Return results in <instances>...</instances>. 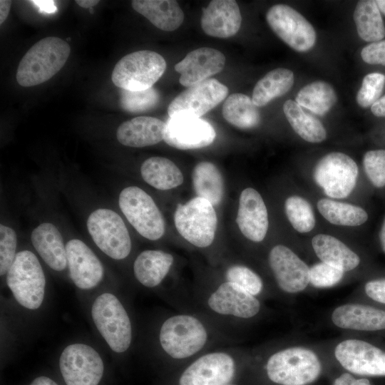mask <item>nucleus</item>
I'll return each mask as SVG.
<instances>
[{
    "mask_svg": "<svg viewBox=\"0 0 385 385\" xmlns=\"http://www.w3.org/2000/svg\"><path fill=\"white\" fill-rule=\"evenodd\" d=\"M266 379L274 385H309L330 364L318 343L297 339L268 344L252 351Z\"/></svg>",
    "mask_w": 385,
    "mask_h": 385,
    "instance_id": "obj_1",
    "label": "nucleus"
},
{
    "mask_svg": "<svg viewBox=\"0 0 385 385\" xmlns=\"http://www.w3.org/2000/svg\"><path fill=\"white\" fill-rule=\"evenodd\" d=\"M330 364L364 377H385V341L353 334L317 342Z\"/></svg>",
    "mask_w": 385,
    "mask_h": 385,
    "instance_id": "obj_2",
    "label": "nucleus"
},
{
    "mask_svg": "<svg viewBox=\"0 0 385 385\" xmlns=\"http://www.w3.org/2000/svg\"><path fill=\"white\" fill-rule=\"evenodd\" d=\"M215 339L212 326L193 313H176L168 317L158 332L161 350L174 361L195 358L208 351Z\"/></svg>",
    "mask_w": 385,
    "mask_h": 385,
    "instance_id": "obj_3",
    "label": "nucleus"
},
{
    "mask_svg": "<svg viewBox=\"0 0 385 385\" xmlns=\"http://www.w3.org/2000/svg\"><path fill=\"white\" fill-rule=\"evenodd\" d=\"M205 309L215 317L240 323H251L267 313L264 301L237 285L224 280L202 294Z\"/></svg>",
    "mask_w": 385,
    "mask_h": 385,
    "instance_id": "obj_4",
    "label": "nucleus"
},
{
    "mask_svg": "<svg viewBox=\"0 0 385 385\" xmlns=\"http://www.w3.org/2000/svg\"><path fill=\"white\" fill-rule=\"evenodd\" d=\"M70 53L68 43L58 37L41 39L20 61L16 75L17 82L24 87L46 82L62 68Z\"/></svg>",
    "mask_w": 385,
    "mask_h": 385,
    "instance_id": "obj_5",
    "label": "nucleus"
},
{
    "mask_svg": "<svg viewBox=\"0 0 385 385\" xmlns=\"http://www.w3.org/2000/svg\"><path fill=\"white\" fill-rule=\"evenodd\" d=\"M250 351L215 349L203 352L185 368L178 385H227L234 379L240 358Z\"/></svg>",
    "mask_w": 385,
    "mask_h": 385,
    "instance_id": "obj_6",
    "label": "nucleus"
},
{
    "mask_svg": "<svg viewBox=\"0 0 385 385\" xmlns=\"http://www.w3.org/2000/svg\"><path fill=\"white\" fill-rule=\"evenodd\" d=\"M325 324L342 334H353L385 341V309L346 300L329 309Z\"/></svg>",
    "mask_w": 385,
    "mask_h": 385,
    "instance_id": "obj_7",
    "label": "nucleus"
},
{
    "mask_svg": "<svg viewBox=\"0 0 385 385\" xmlns=\"http://www.w3.org/2000/svg\"><path fill=\"white\" fill-rule=\"evenodd\" d=\"M267 262L278 297L291 299L309 289L310 265L289 246H272Z\"/></svg>",
    "mask_w": 385,
    "mask_h": 385,
    "instance_id": "obj_8",
    "label": "nucleus"
},
{
    "mask_svg": "<svg viewBox=\"0 0 385 385\" xmlns=\"http://www.w3.org/2000/svg\"><path fill=\"white\" fill-rule=\"evenodd\" d=\"M166 69V62L159 53L141 50L123 56L115 66L111 79L118 88L132 91L153 87Z\"/></svg>",
    "mask_w": 385,
    "mask_h": 385,
    "instance_id": "obj_9",
    "label": "nucleus"
},
{
    "mask_svg": "<svg viewBox=\"0 0 385 385\" xmlns=\"http://www.w3.org/2000/svg\"><path fill=\"white\" fill-rule=\"evenodd\" d=\"M6 283L16 300L25 308L38 309L44 297L46 279L36 255L29 250L16 255Z\"/></svg>",
    "mask_w": 385,
    "mask_h": 385,
    "instance_id": "obj_10",
    "label": "nucleus"
},
{
    "mask_svg": "<svg viewBox=\"0 0 385 385\" xmlns=\"http://www.w3.org/2000/svg\"><path fill=\"white\" fill-rule=\"evenodd\" d=\"M91 314L98 332L113 351L123 353L128 349L132 325L128 312L115 295H99L93 302Z\"/></svg>",
    "mask_w": 385,
    "mask_h": 385,
    "instance_id": "obj_11",
    "label": "nucleus"
},
{
    "mask_svg": "<svg viewBox=\"0 0 385 385\" xmlns=\"http://www.w3.org/2000/svg\"><path fill=\"white\" fill-rule=\"evenodd\" d=\"M315 184L328 197L342 200L354 190L359 177L355 160L342 152H331L324 155L313 170Z\"/></svg>",
    "mask_w": 385,
    "mask_h": 385,
    "instance_id": "obj_12",
    "label": "nucleus"
},
{
    "mask_svg": "<svg viewBox=\"0 0 385 385\" xmlns=\"http://www.w3.org/2000/svg\"><path fill=\"white\" fill-rule=\"evenodd\" d=\"M174 223L179 234L188 242L205 248L214 241L217 217L214 206L208 200L195 197L177 205Z\"/></svg>",
    "mask_w": 385,
    "mask_h": 385,
    "instance_id": "obj_13",
    "label": "nucleus"
},
{
    "mask_svg": "<svg viewBox=\"0 0 385 385\" xmlns=\"http://www.w3.org/2000/svg\"><path fill=\"white\" fill-rule=\"evenodd\" d=\"M118 203L128 221L143 237L157 240L165 232L163 217L153 198L136 186L124 188Z\"/></svg>",
    "mask_w": 385,
    "mask_h": 385,
    "instance_id": "obj_14",
    "label": "nucleus"
},
{
    "mask_svg": "<svg viewBox=\"0 0 385 385\" xmlns=\"http://www.w3.org/2000/svg\"><path fill=\"white\" fill-rule=\"evenodd\" d=\"M87 227L98 247L114 260H123L131 250V240L121 217L109 209L93 211L87 220Z\"/></svg>",
    "mask_w": 385,
    "mask_h": 385,
    "instance_id": "obj_15",
    "label": "nucleus"
},
{
    "mask_svg": "<svg viewBox=\"0 0 385 385\" xmlns=\"http://www.w3.org/2000/svg\"><path fill=\"white\" fill-rule=\"evenodd\" d=\"M310 246L319 261L344 271L353 279L374 275L366 257L337 237L318 233L312 237Z\"/></svg>",
    "mask_w": 385,
    "mask_h": 385,
    "instance_id": "obj_16",
    "label": "nucleus"
},
{
    "mask_svg": "<svg viewBox=\"0 0 385 385\" xmlns=\"http://www.w3.org/2000/svg\"><path fill=\"white\" fill-rule=\"evenodd\" d=\"M266 19L274 34L296 51L305 52L314 46L317 34L313 26L292 7L274 5L267 11Z\"/></svg>",
    "mask_w": 385,
    "mask_h": 385,
    "instance_id": "obj_17",
    "label": "nucleus"
},
{
    "mask_svg": "<svg viewBox=\"0 0 385 385\" xmlns=\"http://www.w3.org/2000/svg\"><path fill=\"white\" fill-rule=\"evenodd\" d=\"M59 367L66 385H98L104 371L98 353L91 346L79 343L63 349Z\"/></svg>",
    "mask_w": 385,
    "mask_h": 385,
    "instance_id": "obj_18",
    "label": "nucleus"
},
{
    "mask_svg": "<svg viewBox=\"0 0 385 385\" xmlns=\"http://www.w3.org/2000/svg\"><path fill=\"white\" fill-rule=\"evenodd\" d=\"M227 93L226 86L215 78H209L178 95L168 107V116L200 118L222 102Z\"/></svg>",
    "mask_w": 385,
    "mask_h": 385,
    "instance_id": "obj_19",
    "label": "nucleus"
},
{
    "mask_svg": "<svg viewBox=\"0 0 385 385\" xmlns=\"http://www.w3.org/2000/svg\"><path fill=\"white\" fill-rule=\"evenodd\" d=\"M216 133L212 125L200 118L176 116L165 122L163 140L180 150L207 147L215 140Z\"/></svg>",
    "mask_w": 385,
    "mask_h": 385,
    "instance_id": "obj_20",
    "label": "nucleus"
},
{
    "mask_svg": "<svg viewBox=\"0 0 385 385\" xmlns=\"http://www.w3.org/2000/svg\"><path fill=\"white\" fill-rule=\"evenodd\" d=\"M236 222L242 234L251 242L259 243L265 238L268 212L262 195L255 189L247 188L242 191Z\"/></svg>",
    "mask_w": 385,
    "mask_h": 385,
    "instance_id": "obj_21",
    "label": "nucleus"
},
{
    "mask_svg": "<svg viewBox=\"0 0 385 385\" xmlns=\"http://www.w3.org/2000/svg\"><path fill=\"white\" fill-rule=\"evenodd\" d=\"M225 60L224 54L220 51L202 47L188 53L175 65V70L180 74V84L188 88L221 72L225 67Z\"/></svg>",
    "mask_w": 385,
    "mask_h": 385,
    "instance_id": "obj_22",
    "label": "nucleus"
},
{
    "mask_svg": "<svg viewBox=\"0 0 385 385\" xmlns=\"http://www.w3.org/2000/svg\"><path fill=\"white\" fill-rule=\"evenodd\" d=\"M70 276L76 287L87 289L102 279L103 267L97 256L81 240L72 239L66 245Z\"/></svg>",
    "mask_w": 385,
    "mask_h": 385,
    "instance_id": "obj_23",
    "label": "nucleus"
},
{
    "mask_svg": "<svg viewBox=\"0 0 385 385\" xmlns=\"http://www.w3.org/2000/svg\"><path fill=\"white\" fill-rule=\"evenodd\" d=\"M201 27L208 36L227 38L240 29L242 16L236 1L213 0L202 9Z\"/></svg>",
    "mask_w": 385,
    "mask_h": 385,
    "instance_id": "obj_24",
    "label": "nucleus"
},
{
    "mask_svg": "<svg viewBox=\"0 0 385 385\" xmlns=\"http://www.w3.org/2000/svg\"><path fill=\"white\" fill-rule=\"evenodd\" d=\"M165 123L150 116H139L122 123L117 129V140L123 145L142 148L163 140Z\"/></svg>",
    "mask_w": 385,
    "mask_h": 385,
    "instance_id": "obj_25",
    "label": "nucleus"
},
{
    "mask_svg": "<svg viewBox=\"0 0 385 385\" xmlns=\"http://www.w3.org/2000/svg\"><path fill=\"white\" fill-rule=\"evenodd\" d=\"M31 242L43 259L53 270L61 271L67 265L66 251L62 236L56 227L44 222L31 232Z\"/></svg>",
    "mask_w": 385,
    "mask_h": 385,
    "instance_id": "obj_26",
    "label": "nucleus"
},
{
    "mask_svg": "<svg viewBox=\"0 0 385 385\" xmlns=\"http://www.w3.org/2000/svg\"><path fill=\"white\" fill-rule=\"evenodd\" d=\"M174 262L173 256L160 250L141 252L133 263L136 279L143 286L153 288L162 283Z\"/></svg>",
    "mask_w": 385,
    "mask_h": 385,
    "instance_id": "obj_27",
    "label": "nucleus"
},
{
    "mask_svg": "<svg viewBox=\"0 0 385 385\" xmlns=\"http://www.w3.org/2000/svg\"><path fill=\"white\" fill-rule=\"evenodd\" d=\"M133 9L165 31L176 30L184 20V13L177 1L133 0Z\"/></svg>",
    "mask_w": 385,
    "mask_h": 385,
    "instance_id": "obj_28",
    "label": "nucleus"
},
{
    "mask_svg": "<svg viewBox=\"0 0 385 385\" xmlns=\"http://www.w3.org/2000/svg\"><path fill=\"white\" fill-rule=\"evenodd\" d=\"M193 188L197 197L208 200L213 206L222 202L225 193L223 177L215 165L202 161L192 173Z\"/></svg>",
    "mask_w": 385,
    "mask_h": 385,
    "instance_id": "obj_29",
    "label": "nucleus"
},
{
    "mask_svg": "<svg viewBox=\"0 0 385 385\" xmlns=\"http://www.w3.org/2000/svg\"><path fill=\"white\" fill-rule=\"evenodd\" d=\"M143 179L153 188L167 190L183 183V175L179 168L168 158L151 157L140 167Z\"/></svg>",
    "mask_w": 385,
    "mask_h": 385,
    "instance_id": "obj_30",
    "label": "nucleus"
},
{
    "mask_svg": "<svg viewBox=\"0 0 385 385\" xmlns=\"http://www.w3.org/2000/svg\"><path fill=\"white\" fill-rule=\"evenodd\" d=\"M320 215L329 223L344 227H357L365 223L369 215L361 207L328 197L317 201Z\"/></svg>",
    "mask_w": 385,
    "mask_h": 385,
    "instance_id": "obj_31",
    "label": "nucleus"
},
{
    "mask_svg": "<svg viewBox=\"0 0 385 385\" xmlns=\"http://www.w3.org/2000/svg\"><path fill=\"white\" fill-rule=\"evenodd\" d=\"M294 81L291 70L278 68L268 72L256 83L252 101L257 107L266 106L275 98L287 93Z\"/></svg>",
    "mask_w": 385,
    "mask_h": 385,
    "instance_id": "obj_32",
    "label": "nucleus"
},
{
    "mask_svg": "<svg viewBox=\"0 0 385 385\" xmlns=\"http://www.w3.org/2000/svg\"><path fill=\"white\" fill-rule=\"evenodd\" d=\"M283 111L292 129L303 140L312 143L326 140L327 130L321 121L304 112L296 101H286Z\"/></svg>",
    "mask_w": 385,
    "mask_h": 385,
    "instance_id": "obj_33",
    "label": "nucleus"
},
{
    "mask_svg": "<svg viewBox=\"0 0 385 385\" xmlns=\"http://www.w3.org/2000/svg\"><path fill=\"white\" fill-rule=\"evenodd\" d=\"M222 113L229 123L240 129L257 128L261 122L257 107L252 98L243 93L228 96L222 106Z\"/></svg>",
    "mask_w": 385,
    "mask_h": 385,
    "instance_id": "obj_34",
    "label": "nucleus"
},
{
    "mask_svg": "<svg viewBox=\"0 0 385 385\" xmlns=\"http://www.w3.org/2000/svg\"><path fill=\"white\" fill-rule=\"evenodd\" d=\"M353 16L358 35L364 41L374 43L385 36V26L375 1H359Z\"/></svg>",
    "mask_w": 385,
    "mask_h": 385,
    "instance_id": "obj_35",
    "label": "nucleus"
},
{
    "mask_svg": "<svg viewBox=\"0 0 385 385\" xmlns=\"http://www.w3.org/2000/svg\"><path fill=\"white\" fill-rule=\"evenodd\" d=\"M224 277L225 281L237 285L263 301L278 297L274 289L268 286L259 273L247 265H230L224 272Z\"/></svg>",
    "mask_w": 385,
    "mask_h": 385,
    "instance_id": "obj_36",
    "label": "nucleus"
},
{
    "mask_svg": "<svg viewBox=\"0 0 385 385\" xmlns=\"http://www.w3.org/2000/svg\"><path fill=\"white\" fill-rule=\"evenodd\" d=\"M337 100L333 87L327 82L317 81L302 88L296 96V102L313 113L324 115Z\"/></svg>",
    "mask_w": 385,
    "mask_h": 385,
    "instance_id": "obj_37",
    "label": "nucleus"
},
{
    "mask_svg": "<svg viewBox=\"0 0 385 385\" xmlns=\"http://www.w3.org/2000/svg\"><path fill=\"white\" fill-rule=\"evenodd\" d=\"M284 207L286 217L295 231L306 234L314 228L315 213L308 200L299 195H292L286 198Z\"/></svg>",
    "mask_w": 385,
    "mask_h": 385,
    "instance_id": "obj_38",
    "label": "nucleus"
},
{
    "mask_svg": "<svg viewBox=\"0 0 385 385\" xmlns=\"http://www.w3.org/2000/svg\"><path fill=\"white\" fill-rule=\"evenodd\" d=\"M353 278L344 271L318 261L309 266V289H326L348 283Z\"/></svg>",
    "mask_w": 385,
    "mask_h": 385,
    "instance_id": "obj_39",
    "label": "nucleus"
},
{
    "mask_svg": "<svg viewBox=\"0 0 385 385\" xmlns=\"http://www.w3.org/2000/svg\"><path fill=\"white\" fill-rule=\"evenodd\" d=\"M347 300L367 303L385 309V275L375 274L363 279Z\"/></svg>",
    "mask_w": 385,
    "mask_h": 385,
    "instance_id": "obj_40",
    "label": "nucleus"
},
{
    "mask_svg": "<svg viewBox=\"0 0 385 385\" xmlns=\"http://www.w3.org/2000/svg\"><path fill=\"white\" fill-rule=\"evenodd\" d=\"M160 95L153 87L138 91L122 89L120 103L125 111L138 113L154 108L158 104Z\"/></svg>",
    "mask_w": 385,
    "mask_h": 385,
    "instance_id": "obj_41",
    "label": "nucleus"
},
{
    "mask_svg": "<svg viewBox=\"0 0 385 385\" xmlns=\"http://www.w3.org/2000/svg\"><path fill=\"white\" fill-rule=\"evenodd\" d=\"M364 170L371 183L376 188L385 186V150L367 151L362 160Z\"/></svg>",
    "mask_w": 385,
    "mask_h": 385,
    "instance_id": "obj_42",
    "label": "nucleus"
},
{
    "mask_svg": "<svg viewBox=\"0 0 385 385\" xmlns=\"http://www.w3.org/2000/svg\"><path fill=\"white\" fill-rule=\"evenodd\" d=\"M385 85V76L380 73H371L363 78L361 86L356 95V102L362 108L371 107L380 98Z\"/></svg>",
    "mask_w": 385,
    "mask_h": 385,
    "instance_id": "obj_43",
    "label": "nucleus"
},
{
    "mask_svg": "<svg viewBox=\"0 0 385 385\" xmlns=\"http://www.w3.org/2000/svg\"><path fill=\"white\" fill-rule=\"evenodd\" d=\"M16 235L9 227L0 225V274L7 273L16 257Z\"/></svg>",
    "mask_w": 385,
    "mask_h": 385,
    "instance_id": "obj_44",
    "label": "nucleus"
},
{
    "mask_svg": "<svg viewBox=\"0 0 385 385\" xmlns=\"http://www.w3.org/2000/svg\"><path fill=\"white\" fill-rule=\"evenodd\" d=\"M361 56L366 63L385 66V41L368 44L362 48Z\"/></svg>",
    "mask_w": 385,
    "mask_h": 385,
    "instance_id": "obj_45",
    "label": "nucleus"
},
{
    "mask_svg": "<svg viewBox=\"0 0 385 385\" xmlns=\"http://www.w3.org/2000/svg\"><path fill=\"white\" fill-rule=\"evenodd\" d=\"M333 385H373L369 379L343 371L333 380Z\"/></svg>",
    "mask_w": 385,
    "mask_h": 385,
    "instance_id": "obj_46",
    "label": "nucleus"
},
{
    "mask_svg": "<svg viewBox=\"0 0 385 385\" xmlns=\"http://www.w3.org/2000/svg\"><path fill=\"white\" fill-rule=\"evenodd\" d=\"M371 111L377 117H385V95L372 105Z\"/></svg>",
    "mask_w": 385,
    "mask_h": 385,
    "instance_id": "obj_47",
    "label": "nucleus"
},
{
    "mask_svg": "<svg viewBox=\"0 0 385 385\" xmlns=\"http://www.w3.org/2000/svg\"><path fill=\"white\" fill-rule=\"evenodd\" d=\"M31 2L38 6L42 11L46 13H54L56 11V6L53 1L36 0L31 1Z\"/></svg>",
    "mask_w": 385,
    "mask_h": 385,
    "instance_id": "obj_48",
    "label": "nucleus"
},
{
    "mask_svg": "<svg viewBox=\"0 0 385 385\" xmlns=\"http://www.w3.org/2000/svg\"><path fill=\"white\" fill-rule=\"evenodd\" d=\"M11 5V1L1 0L0 1V24H3L6 19Z\"/></svg>",
    "mask_w": 385,
    "mask_h": 385,
    "instance_id": "obj_49",
    "label": "nucleus"
},
{
    "mask_svg": "<svg viewBox=\"0 0 385 385\" xmlns=\"http://www.w3.org/2000/svg\"><path fill=\"white\" fill-rule=\"evenodd\" d=\"M29 385H58L54 381L46 376L36 378Z\"/></svg>",
    "mask_w": 385,
    "mask_h": 385,
    "instance_id": "obj_50",
    "label": "nucleus"
},
{
    "mask_svg": "<svg viewBox=\"0 0 385 385\" xmlns=\"http://www.w3.org/2000/svg\"><path fill=\"white\" fill-rule=\"evenodd\" d=\"M379 240L381 249L384 254L385 255V217L384 218L383 222L379 234Z\"/></svg>",
    "mask_w": 385,
    "mask_h": 385,
    "instance_id": "obj_51",
    "label": "nucleus"
},
{
    "mask_svg": "<svg viewBox=\"0 0 385 385\" xmlns=\"http://www.w3.org/2000/svg\"><path fill=\"white\" fill-rule=\"evenodd\" d=\"M76 3L81 7L85 9L91 8L99 3L98 0H76Z\"/></svg>",
    "mask_w": 385,
    "mask_h": 385,
    "instance_id": "obj_52",
    "label": "nucleus"
},
{
    "mask_svg": "<svg viewBox=\"0 0 385 385\" xmlns=\"http://www.w3.org/2000/svg\"><path fill=\"white\" fill-rule=\"evenodd\" d=\"M375 2L379 11L385 14V0H376Z\"/></svg>",
    "mask_w": 385,
    "mask_h": 385,
    "instance_id": "obj_53",
    "label": "nucleus"
},
{
    "mask_svg": "<svg viewBox=\"0 0 385 385\" xmlns=\"http://www.w3.org/2000/svg\"><path fill=\"white\" fill-rule=\"evenodd\" d=\"M227 385H234V384H227Z\"/></svg>",
    "mask_w": 385,
    "mask_h": 385,
    "instance_id": "obj_54",
    "label": "nucleus"
}]
</instances>
